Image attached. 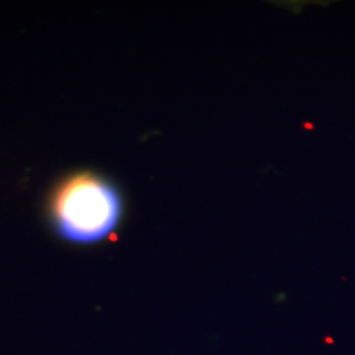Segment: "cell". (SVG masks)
Here are the masks:
<instances>
[{
    "label": "cell",
    "instance_id": "cell-1",
    "mask_svg": "<svg viewBox=\"0 0 355 355\" xmlns=\"http://www.w3.org/2000/svg\"><path fill=\"white\" fill-rule=\"evenodd\" d=\"M123 199L107 179L78 174L66 179L51 199V224L66 241L89 245L102 241L119 225Z\"/></svg>",
    "mask_w": 355,
    "mask_h": 355
}]
</instances>
